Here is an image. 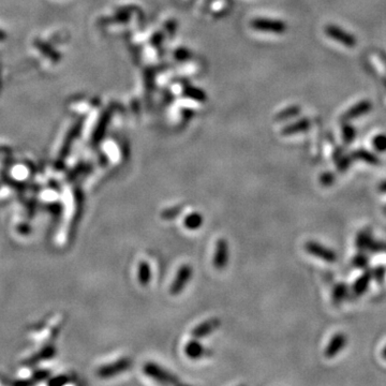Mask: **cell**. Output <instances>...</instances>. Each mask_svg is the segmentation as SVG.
<instances>
[{"mask_svg":"<svg viewBox=\"0 0 386 386\" xmlns=\"http://www.w3.org/2000/svg\"><path fill=\"white\" fill-rule=\"evenodd\" d=\"M372 144H373V147L377 151H380V152L386 151V135L385 134L376 135L372 141Z\"/></svg>","mask_w":386,"mask_h":386,"instance_id":"obj_20","label":"cell"},{"mask_svg":"<svg viewBox=\"0 0 386 386\" xmlns=\"http://www.w3.org/2000/svg\"><path fill=\"white\" fill-rule=\"evenodd\" d=\"M143 371L146 375H148L151 379L156 380L160 383L166 384H178L179 380L176 375L169 372L164 368L160 367L157 364L147 363L143 367Z\"/></svg>","mask_w":386,"mask_h":386,"instance_id":"obj_1","label":"cell"},{"mask_svg":"<svg viewBox=\"0 0 386 386\" xmlns=\"http://www.w3.org/2000/svg\"><path fill=\"white\" fill-rule=\"evenodd\" d=\"M352 158L363 160V161L369 163V164H373V166H376V164H379V163H380L379 158H377L375 154H373L370 151H367L365 149L356 150L355 152L352 153Z\"/></svg>","mask_w":386,"mask_h":386,"instance_id":"obj_15","label":"cell"},{"mask_svg":"<svg viewBox=\"0 0 386 386\" xmlns=\"http://www.w3.org/2000/svg\"><path fill=\"white\" fill-rule=\"evenodd\" d=\"M366 262H367V260H366V257L365 256H356V259L354 260V263H355V265L357 266V267H364V266L366 265Z\"/></svg>","mask_w":386,"mask_h":386,"instance_id":"obj_24","label":"cell"},{"mask_svg":"<svg viewBox=\"0 0 386 386\" xmlns=\"http://www.w3.org/2000/svg\"><path fill=\"white\" fill-rule=\"evenodd\" d=\"M305 249L308 253H310L311 255H313L315 257H319V259H321L325 262L333 263L337 260L336 253H335L333 250H330L329 248L325 247L319 243L308 242L305 245Z\"/></svg>","mask_w":386,"mask_h":386,"instance_id":"obj_5","label":"cell"},{"mask_svg":"<svg viewBox=\"0 0 386 386\" xmlns=\"http://www.w3.org/2000/svg\"><path fill=\"white\" fill-rule=\"evenodd\" d=\"M229 262V245L225 238L218 239L216 244V250L213 254V266L217 269L226 268Z\"/></svg>","mask_w":386,"mask_h":386,"instance_id":"obj_6","label":"cell"},{"mask_svg":"<svg viewBox=\"0 0 386 386\" xmlns=\"http://www.w3.org/2000/svg\"><path fill=\"white\" fill-rule=\"evenodd\" d=\"M347 346V336L345 334L338 333L330 339L327 348L325 349L324 355L327 358H333L337 356L340 351Z\"/></svg>","mask_w":386,"mask_h":386,"instance_id":"obj_8","label":"cell"},{"mask_svg":"<svg viewBox=\"0 0 386 386\" xmlns=\"http://www.w3.org/2000/svg\"><path fill=\"white\" fill-rule=\"evenodd\" d=\"M380 191L382 192H386V182H383L380 184Z\"/></svg>","mask_w":386,"mask_h":386,"instance_id":"obj_28","label":"cell"},{"mask_svg":"<svg viewBox=\"0 0 386 386\" xmlns=\"http://www.w3.org/2000/svg\"><path fill=\"white\" fill-rule=\"evenodd\" d=\"M309 128H310V122H309L308 119L304 118L302 120H299V122L293 124V125L288 126L285 130H283L282 133L285 135H291V134H295V133H299V132H305L308 130Z\"/></svg>","mask_w":386,"mask_h":386,"instance_id":"obj_13","label":"cell"},{"mask_svg":"<svg viewBox=\"0 0 386 386\" xmlns=\"http://www.w3.org/2000/svg\"><path fill=\"white\" fill-rule=\"evenodd\" d=\"M151 279V270L150 266L147 262L142 261L139 265V281L141 286L146 287L149 283Z\"/></svg>","mask_w":386,"mask_h":386,"instance_id":"obj_17","label":"cell"},{"mask_svg":"<svg viewBox=\"0 0 386 386\" xmlns=\"http://www.w3.org/2000/svg\"><path fill=\"white\" fill-rule=\"evenodd\" d=\"M253 27L264 31H271L276 33H281L286 31V24L280 21L271 20H259L253 23Z\"/></svg>","mask_w":386,"mask_h":386,"instance_id":"obj_10","label":"cell"},{"mask_svg":"<svg viewBox=\"0 0 386 386\" xmlns=\"http://www.w3.org/2000/svg\"><path fill=\"white\" fill-rule=\"evenodd\" d=\"M347 294V287L345 285H338L334 289L333 298L335 303H340Z\"/></svg>","mask_w":386,"mask_h":386,"instance_id":"obj_21","label":"cell"},{"mask_svg":"<svg viewBox=\"0 0 386 386\" xmlns=\"http://www.w3.org/2000/svg\"><path fill=\"white\" fill-rule=\"evenodd\" d=\"M372 278V273L369 272V271H366L363 276H360L354 285V292L357 294V295H362L364 294L366 290L368 289L369 287V282H370Z\"/></svg>","mask_w":386,"mask_h":386,"instance_id":"obj_16","label":"cell"},{"mask_svg":"<svg viewBox=\"0 0 386 386\" xmlns=\"http://www.w3.org/2000/svg\"><path fill=\"white\" fill-rule=\"evenodd\" d=\"M380 56H381L382 62H383V63H384V65L386 66V54H384V53H382V51H381V53H380Z\"/></svg>","mask_w":386,"mask_h":386,"instance_id":"obj_29","label":"cell"},{"mask_svg":"<svg viewBox=\"0 0 386 386\" xmlns=\"http://www.w3.org/2000/svg\"><path fill=\"white\" fill-rule=\"evenodd\" d=\"M185 353L188 357H190L191 359H197V358H201L202 356H204L206 354V350L201 345V343L197 341V339L194 338V340L189 341L186 345Z\"/></svg>","mask_w":386,"mask_h":386,"instance_id":"obj_11","label":"cell"},{"mask_svg":"<svg viewBox=\"0 0 386 386\" xmlns=\"http://www.w3.org/2000/svg\"><path fill=\"white\" fill-rule=\"evenodd\" d=\"M299 112H300V108L298 106H292V107L287 108L286 111H283L282 113H280L278 115V118L279 119H287V118L294 117V116L299 114Z\"/></svg>","mask_w":386,"mask_h":386,"instance_id":"obj_22","label":"cell"},{"mask_svg":"<svg viewBox=\"0 0 386 386\" xmlns=\"http://www.w3.org/2000/svg\"><path fill=\"white\" fill-rule=\"evenodd\" d=\"M203 225V217L200 212H192L185 218L184 226L188 230H197Z\"/></svg>","mask_w":386,"mask_h":386,"instance_id":"obj_14","label":"cell"},{"mask_svg":"<svg viewBox=\"0 0 386 386\" xmlns=\"http://www.w3.org/2000/svg\"><path fill=\"white\" fill-rule=\"evenodd\" d=\"M326 36L330 39L339 42L340 44L347 47H354L356 45V38L353 34L349 33L348 31L343 30L336 25H328L325 27Z\"/></svg>","mask_w":386,"mask_h":386,"instance_id":"obj_2","label":"cell"},{"mask_svg":"<svg viewBox=\"0 0 386 386\" xmlns=\"http://www.w3.org/2000/svg\"><path fill=\"white\" fill-rule=\"evenodd\" d=\"M34 46H36L43 55H45L47 58L53 60L54 63L59 62V58H60L59 54L49 44H47L46 42L37 40L36 42H34Z\"/></svg>","mask_w":386,"mask_h":386,"instance_id":"obj_12","label":"cell"},{"mask_svg":"<svg viewBox=\"0 0 386 386\" xmlns=\"http://www.w3.org/2000/svg\"><path fill=\"white\" fill-rule=\"evenodd\" d=\"M183 208L179 207V206H175V207H170V208H167L163 210L161 212V218L164 219V220H172V219H175L176 217H178V214L182 212Z\"/></svg>","mask_w":386,"mask_h":386,"instance_id":"obj_19","label":"cell"},{"mask_svg":"<svg viewBox=\"0 0 386 386\" xmlns=\"http://www.w3.org/2000/svg\"><path fill=\"white\" fill-rule=\"evenodd\" d=\"M371 108H372V104L370 101H367V100L360 101L346 112L345 115H343V119L351 120V119L357 118L359 116H363L367 114L368 112H370Z\"/></svg>","mask_w":386,"mask_h":386,"instance_id":"obj_9","label":"cell"},{"mask_svg":"<svg viewBox=\"0 0 386 386\" xmlns=\"http://www.w3.org/2000/svg\"><path fill=\"white\" fill-rule=\"evenodd\" d=\"M132 365V360L130 358H120L117 362H114L112 364H107L102 366L98 369V375L101 377H111L113 375H116L118 373L125 372Z\"/></svg>","mask_w":386,"mask_h":386,"instance_id":"obj_4","label":"cell"},{"mask_svg":"<svg viewBox=\"0 0 386 386\" xmlns=\"http://www.w3.org/2000/svg\"><path fill=\"white\" fill-rule=\"evenodd\" d=\"M321 182L325 186H329V185H332L334 183V176L330 173H326V174L322 175Z\"/></svg>","mask_w":386,"mask_h":386,"instance_id":"obj_23","label":"cell"},{"mask_svg":"<svg viewBox=\"0 0 386 386\" xmlns=\"http://www.w3.org/2000/svg\"><path fill=\"white\" fill-rule=\"evenodd\" d=\"M349 164H350V159L349 158H346V157H343V159L340 161V163H339V169L341 170V171H345L348 167H349Z\"/></svg>","mask_w":386,"mask_h":386,"instance_id":"obj_25","label":"cell"},{"mask_svg":"<svg viewBox=\"0 0 386 386\" xmlns=\"http://www.w3.org/2000/svg\"><path fill=\"white\" fill-rule=\"evenodd\" d=\"M6 40H7V33L3 29H0V42L6 41Z\"/></svg>","mask_w":386,"mask_h":386,"instance_id":"obj_27","label":"cell"},{"mask_svg":"<svg viewBox=\"0 0 386 386\" xmlns=\"http://www.w3.org/2000/svg\"><path fill=\"white\" fill-rule=\"evenodd\" d=\"M374 277L379 280V281H382L383 278H384V268H377L375 271H374Z\"/></svg>","mask_w":386,"mask_h":386,"instance_id":"obj_26","label":"cell"},{"mask_svg":"<svg viewBox=\"0 0 386 386\" xmlns=\"http://www.w3.org/2000/svg\"><path fill=\"white\" fill-rule=\"evenodd\" d=\"M355 135H356V131L354 127H352L351 125H348V124L342 126V136H343V140L346 141V143L353 142L355 139Z\"/></svg>","mask_w":386,"mask_h":386,"instance_id":"obj_18","label":"cell"},{"mask_svg":"<svg viewBox=\"0 0 386 386\" xmlns=\"http://www.w3.org/2000/svg\"><path fill=\"white\" fill-rule=\"evenodd\" d=\"M192 267L190 265L185 264L180 267L176 273V277L170 288V293L172 295H178L186 288L187 283L190 281L192 277Z\"/></svg>","mask_w":386,"mask_h":386,"instance_id":"obj_3","label":"cell"},{"mask_svg":"<svg viewBox=\"0 0 386 386\" xmlns=\"http://www.w3.org/2000/svg\"><path fill=\"white\" fill-rule=\"evenodd\" d=\"M221 324V321L217 317H212V319H209L207 321H204L201 324L192 329L191 335L192 337L195 339H201L204 337H207L214 330H217L219 328V326Z\"/></svg>","mask_w":386,"mask_h":386,"instance_id":"obj_7","label":"cell"},{"mask_svg":"<svg viewBox=\"0 0 386 386\" xmlns=\"http://www.w3.org/2000/svg\"><path fill=\"white\" fill-rule=\"evenodd\" d=\"M382 356H383V358L384 359H386V347L383 349V351H382Z\"/></svg>","mask_w":386,"mask_h":386,"instance_id":"obj_30","label":"cell"}]
</instances>
